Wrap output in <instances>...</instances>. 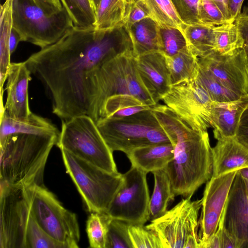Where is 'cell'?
<instances>
[{
	"mask_svg": "<svg viewBox=\"0 0 248 248\" xmlns=\"http://www.w3.org/2000/svg\"><path fill=\"white\" fill-rule=\"evenodd\" d=\"M129 51H133L132 43L123 25L106 30L74 26L25 62L47 91L52 113L66 121L88 115L91 80L95 70Z\"/></svg>",
	"mask_w": 248,
	"mask_h": 248,
	"instance_id": "6da1fadb",
	"label": "cell"
},
{
	"mask_svg": "<svg viewBox=\"0 0 248 248\" xmlns=\"http://www.w3.org/2000/svg\"><path fill=\"white\" fill-rule=\"evenodd\" d=\"M151 109L174 147V157L165 169L176 196L191 197L211 178L212 147L207 131L194 128L167 105Z\"/></svg>",
	"mask_w": 248,
	"mask_h": 248,
	"instance_id": "7a4b0ae2",
	"label": "cell"
},
{
	"mask_svg": "<svg viewBox=\"0 0 248 248\" xmlns=\"http://www.w3.org/2000/svg\"><path fill=\"white\" fill-rule=\"evenodd\" d=\"M59 135L18 133L0 140V181L24 187L43 185L47 158Z\"/></svg>",
	"mask_w": 248,
	"mask_h": 248,
	"instance_id": "3957f363",
	"label": "cell"
},
{
	"mask_svg": "<svg viewBox=\"0 0 248 248\" xmlns=\"http://www.w3.org/2000/svg\"><path fill=\"white\" fill-rule=\"evenodd\" d=\"M119 94L132 95L151 107L156 104L141 81L133 51L105 62L92 75L88 115L96 123L107 99Z\"/></svg>",
	"mask_w": 248,
	"mask_h": 248,
	"instance_id": "277c9868",
	"label": "cell"
},
{
	"mask_svg": "<svg viewBox=\"0 0 248 248\" xmlns=\"http://www.w3.org/2000/svg\"><path fill=\"white\" fill-rule=\"evenodd\" d=\"M96 124L113 152L119 151L126 154L140 147L170 142L151 108L123 118H104Z\"/></svg>",
	"mask_w": 248,
	"mask_h": 248,
	"instance_id": "5b68a950",
	"label": "cell"
},
{
	"mask_svg": "<svg viewBox=\"0 0 248 248\" xmlns=\"http://www.w3.org/2000/svg\"><path fill=\"white\" fill-rule=\"evenodd\" d=\"M74 155L112 174L117 170L113 152L101 135L96 123L88 115L62 121L56 145Z\"/></svg>",
	"mask_w": 248,
	"mask_h": 248,
	"instance_id": "8992f818",
	"label": "cell"
},
{
	"mask_svg": "<svg viewBox=\"0 0 248 248\" xmlns=\"http://www.w3.org/2000/svg\"><path fill=\"white\" fill-rule=\"evenodd\" d=\"M66 171L91 213H106L124 181L123 174H112L61 150Z\"/></svg>",
	"mask_w": 248,
	"mask_h": 248,
	"instance_id": "52a82bcc",
	"label": "cell"
},
{
	"mask_svg": "<svg viewBox=\"0 0 248 248\" xmlns=\"http://www.w3.org/2000/svg\"><path fill=\"white\" fill-rule=\"evenodd\" d=\"M73 26L63 8L48 14L32 0H13V28L21 41L43 48L56 42Z\"/></svg>",
	"mask_w": 248,
	"mask_h": 248,
	"instance_id": "ba28073f",
	"label": "cell"
},
{
	"mask_svg": "<svg viewBox=\"0 0 248 248\" xmlns=\"http://www.w3.org/2000/svg\"><path fill=\"white\" fill-rule=\"evenodd\" d=\"M31 212L39 226L65 248H77L80 231L76 215L65 208L44 185L25 187Z\"/></svg>",
	"mask_w": 248,
	"mask_h": 248,
	"instance_id": "9c48e42d",
	"label": "cell"
},
{
	"mask_svg": "<svg viewBox=\"0 0 248 248\" xmlns=\"http://www.w3.org/2000/svg\"><path fill=\"white\" fill-rule=\"evenodd\" d=\"M202 199L183 198L146 227L158 236L163 248H200L198 216Z\"/></svg>",
	"mask_w": 248,
	"mask_h": 248,
	"instance_id": "30bf717a",
	"label": "cell"
},
{
	"mask_svg": "<svg viewBox=\"0 0 248 248\" xmlns=\"http://www.w3.org/2000/svg\"><path fill=\"white\" fill-rule=\"evenodd\" d=\"M0 183V248H26L31 208L25 187Z\"/></svg>",
	"mask_w": 248,
	"mask_h": 248,
	"instance_id": "8fae6325",
	"label": "cell"
},
{
	"mask_svg": "<svg viewBox=\"0 0 248 248\" xmlns=\"http://www.w3.org/2000/svg\"><path fill=\"white\" fill-rule=\"evenodd\" d=\"M147 174L133 166L123 174V183L106 213L110 217L138 225L149 220L150 197Z\"/></svg>",
	"mask_w": 248,
	"mask_h": 248,
	"instance_id": "7c38bea8",
	"label": "cell"
},
{
	"mask_svg": "<svg viewBox=\"0 0 248 248\" xmlns=\"http://www.w3.org/2000/svg\"><path fill=\"white\" fill-rule=\"evenodd\" d=\"M194 128L207 131L211 126L213 101L196 80L172 86L162 100Z\"/></svg>",
	"mask_w": 248,
	"mask_h": 248,
	"instance_id": "4fadbf2b",
	"label": "cell"
},
{
	"mask_svg": "<svg viewBox=\"0 0 248 248\" xmlns=\"http://www.w3.org/2000/svg\"><path fill=\"white\" fill-rule=\"evenodd\" d=\"M198 59L200 67L225 87L241 97L248 93V73L243 48L225 54L213 50Z\"/></svg>",
	"mask_w": 248,
	"mask_h": 248,
	"instance_id": "5bb4252c",
	"label": "cell"
},
{
	"mask_svg": "<svg viewBox=\"0 0 248 248\" xmlns=\"http://www.w3.org/2000/svg\"><path fill=\"white\" fill-rule=\"evenodd\" d=\"M237 171H230L216 177H211L206 182L199 220L200 248H204L218 228Z\"/></svg>",
	"mask_w": 248,
	"mask_h": 248,
	"instance_id": "9a60e30c",
	"label": "cell"
},
{
	"mask_svg": "<svg viewBox=\"0 0 248 248\" xmlns=\"http://www.w3.org/2000/svg\"><path fill=\"white\" fill-rule=\"evenodd\" d=\"M223 227L239 248H248V179L237 171L224 208Z\"/></svg>",
	"mask_w": 248,
	"mask_h": 248,
	"instance_id": "2e32d148",
	"label": "cell"
},
{
	"mask_svg": "<svg viewBox=\"0 0 248 248\" xmlns=\"http://www.w3.org/2000/svg\"><path fill=\"white\" fill-rule=\"evenodd\" d=\"M136 59L141 81L157 104L172 86L165 57L161 51H156L139 56Z\"/></svg>",
	"mask_w": 248,
	"mask_h": 248,
	"instance_id": "e0dca14e",
	"label": "cell"
},
{
	"mask_svg": "<svg viewBox=\"0 0 248 248\" xmlns=\"http://www.w3.org/2000/svg\"><path fill=\"white\" fill-rule=\"evenodd\" d=\"M31 74L25 62H11L7 74L4 109L11 116L23 118L32 112L29 103L28 87Z\"/></svg>",
	"mask_w": 248,
	"mask_h": 248,
	"instance_id": "ac0fdd59",
	"label": "cell"
},
{
	"mask_svg": "<svg viewBox=\"0 0 248 248\" xmlns=\"http://www.w3.org/2000/svg\"><path fill=\"white\" fill-rule=\"evenodd\" d=\"M248 105V93L232 102H213L210 121L215 139L234 138L241 115Z\"/></svg>",
	"mask_w": 248,
	"mask_h": 248,
	"instance_id": "d6986e66",
	"label": "cell"
},
{
	"mask_svg": "<svg viewBox=\"0 0 248 248\" xmlns=\"http://www.w3.org/2000/svg\"><path fill=\"white\" fill-rule=\"evenodd\" d=\"M212 152V177L248 167V150L233 138L218 140Z\"/></svg>",
	"mask_w": 248,
	"mask_h": 248,
	"instance_id": "ffe728a7",
	"label": "cell"
},
{
	"mask_svg": "<svg viewBox=\"0 0 248 248\" xmlns=\"http://www.w3.org/2000/svg\"><path fill=\"white\" fill-rule=\"evenodd\" d=\"M126 155L135 167L148 173L165 169L174 157L171 142L155 143L134 149Z\"/></svg>",
	"mask_w": 248,
	"mask_h": 248,
	"instance_id": "44dd1931",
	"label": "cell"
},
{
	"mask_svg": "<svg viewBox=\"0 0 248 248\" xmlns=\"http://www.w3.org/2000/svg\"><path fill=\"white\" fill-rule=\"evenodd\" d=\"M18 133L60 135V131L49 120L33 113L23 118L10 116L5 110L1 99L0 140Z\"/></svg>",
	"mask_w": 248,
	"mask_h": 248,
	"instance_id": "7402d4cb",
	"label": "cell"
},
{
	"mask_svg": "<svg viewBox=\"0 0 248 248\" xmlns=\"http://www.w3.org/2000/svg\"><path fill=\"white\" fill-rule=\"evenodd\" d=\"M125 28L131 39L135 57L149 52L160 51L159 25L152 17L145 18Z\"/></svg>",
	"mask_w": 248,
	"mask_h": 248,
	"instance_id": "603a6c76",
	"label": "cell"
},
{
	"mask_svg": "<svg viewBox=\"0 0 248 248\" xmlns=\"http://www.w3.org/2000/svg\"><path fill=\"white\" fill-rule=\"evenodd\" d=\"M165 58L172 86L196 79L199 67L198 57L193 55L187 47L175 56Z\"/></svg>",
	"mask_w": 248,
	"mask_h": 248,
	"instance_id": "cb8c5ba5",
	"label": "cell"
},
{
	"mask_svg": "<svg viewBox=\"0 0 248 248\" xmlns=\"http://www.w3.org/2000/svg\"><path fill=\"white\" fill-rule=\"evenodd\" d=\"M214 26L202 23L184 25L182 32L187 47L196 57L205 56L215 49Z\"/></svg>",
	"mask_w": 248,
	"mask_h": 248,
	"instance_id": "d4e9b609",
	"label": "cell"
},
{
	"mask_svg": "<svg viewBox=\"0 0 248 248\" xmlns=\"http://www.w3.org/2000/svg\"><path fill=\"white\" fill-rule=\"evenodd\" d=\"M13 29V0H5L0 5V92L6 81L11 63L9 40Z\"/></svg>",
	"mask_w": 248,
	"mask_h": 248,
	"instance_id": "484cf974",
	"label": "cell"
},
{
	"mask_svg": "<svg viewBox=\"0 0 248 248\" xmlns=\"http://www.w3.org/2000/svg\"><path fill=\"white\" fill-rule=\"evenodd\" d=\"M155 185L149 202V221L162 216L168 210L169 203L174 200V195L170 181L165 169L153 172Z\"/></svg>",
	"mask_w": 248,
	"mask_h": 248,
	"instance_id": "4316f807",
	"label": "cell"
},
{
	"mask_svg": "<svg viewBox=\"0 0 248 248\" xmlns=\"http://www.w3.org/2000/svg\"><path fill=\"white\" fill-rule=\"evenodd\" d=\"M151 108V107L146 105L132 95H114L109 97L105 101L103 108L101 119L123 118Z\"/></svg>",
	"mask_w": 248,
	"mask_h": 248,
	"instance_id": "83f0119b",
	"label": "cell"
},
{
	"mask_svg": "<svg viewBox=\"0 0 248 248\" xmlns=\"http://www.w3.org/2000/svg\"><path fill=\"white\" fill-rule=\"evenodd\" d=\"M126 9L124 0H100L95 11L94 28L106 30L123 25Z\"/></svg>",
	"mask_w": 248,
	"mask_h": 248,
	"instance_id": "f1b7e54d",
	"label": "cell"
},
{
	"mask_svg": "<svg viewBox=\"0 0 248 248\" xmlns=\"http://www.w3.org/2000/svg\"><path fill=\"white\" fill-rule=\"evenodd\" d=\"M151 17L159 26L174 27L182 31L185 24L180 18L171 0H143Z\"/></svg>",
	"mask_w": 248,
	"mask_h": 248,
	"instance_id": "f546056e",
	"label": "cell"
},
{
	"mask_svg": "<svg viewBox=\"0 0 248 248\" xmlns=\"http://www.w3.org/2000/svg\"><path fill=\"white\" fill-rule=\"evenodd\" d=\"M74 26L87 28L94 26L95 12L91 0H60Z\"/></svg>",
	"mask_w": 248,
	"mask_h": 248,
	"instance_id": "4dcf8cb0",
	"label": "cell"
},
{
	"mask_svg": "<svg viewBox=\"0 0 248 248\" xmlns=\"http://www.w3.org/2000/svg\"><path fill=\"white\" fill-rule=\"evenodd\" d=\"M215 50L225 54L243 48V42L236 24L225 23L214 27Z\"/></svg>",
	"mask_w": 248,
	"mask_h": 248,
	"instance_id": "1f68e13d",
	"label": "cell"
},
{
	"mask_svg": "<svg viewBox=\"0 0 248 248\" xmlns=\"http://www.w3.org/2000/svg\"><path fill=\"white\" fill-rule=\"evenodd\" d=\"M110 219L106 213L92 212L88 217L86 231L91 248H106Z\"/></svg>",
	"mask_w": 248,
	"mask_h": 248,
	"instance_id": "d6a6232c",
	"label": "cell"
},
{
	"mask_svg": "<svg viewBox=\"0 0 248 248\" xmlns=\"http://www.w3.org/2000/svg\"><path fill=\"white\" fill-rule=\"evenodd\" d=\"M158 34L159 50L165 57H173L187 47L182 31L179 29L159 25Z\"/></svg>",
	"mask_w": 248,
	"mask_h": 248,
	"instance_id": "836d02e7",
	"label": "cell"
},
{
	"mask_svg": "<svg viewBox=\"0 0 248 248\" xmlns=\"http://www.w3.org/2000/svg\"><path fill=\"white\" fill-rule=\"evenodd\" d=\"M195 80L204 89L214 102H232L241 97L217 81L200 66Z\"/></svg>",
	"mask_w": 248,
	"mask_h": 248,
	"instance_id": "e575fe53",
	"label": "cell"
},
{
	"mask_svg": "<svg viewBox=\"0 0 248 248\" xmlns=\"http://www.w3.org/2000/svg\"><path fill=\"white\" fill-rule=\"evenodd\" d=\"M26 248H65L39 226L31 212L26 230Z\"/></svg>",
	"mask_w": 248,
	"mask_h": 248,
	"instance_id": "d590c367",
	"label": "cell"
},
{
	"mask_svg": "<svg viewBox=\"0 0 248 248\" xmlns=\"http://www.w3.org/2000/svg\"><path fill=\"white\" fill-rule=\"evenodd\" d=\"M129 224L110 217L106 248H133L128 231Z\"/></svg>",
	"mask_w": 248,
	"mask_h": 248,
	"instance_id": "8d00e7d4",
	"label": "cell"
},
{
	"mask_svg": "<svg viewBox=\"0 0 248 248\" xmlns=\"http://www.w3.org/2000/svg\"><path fill=\"white\" fill-rule=\"evenodd\" d=\"M128 231L133 248H163L157 235L143 225L130 224Z\"/></svg>",
	"mask_w": 248,
	"mask_h": 248,
	"instance_id": "74e56055",
	"label": "cell"
},
{
	"mask_svg": "<svg viewBox=\"0 0 248 248\" xmlns=\"http://www.w3.org/2000/svg\"><path fill=\"white\" fill-rule=\"evenodd\" d=\"M198 20L200 23L210 26L228 23L222 11L213 0H200Z\"/></svg>",
	"mask_w": 248,
	"mask_h": 248,
	"instance_id": "f35d334b",
	"label": "cell"
},
{
	"mask_svg": "<svg viewBox=\"0 0 248 248\" xmlns=\"http://www.w3.org/2000/svg\"><path fill=\"white\" fill-rule=\"evenodd\" d=\"M182 21L186 25L200 23L198 7L200 0H171Z\"/></svg>",
	"mask_w": 248,
	"mask_h": 248,
	"instance_id": "ab89813d",
	"label": "cell"
},
{
	"mask_svg": "<svg viewBox=\"0 0 248 248\" xmlns=\"http://www.w3.org/2000/svg\"><path fill=\"white\" fill-rule=\"evenodd\" d=\"M148 17H151V14L143 0H134L130 3H126L123 25L127 28Z\"/></svg>",
	"mask_w": 248,
	"mask_h": 248,
	"instance_id": "60d3db41",
	"label": "cell"
},
{
	"mask_svg": "<svg viewBox=\"0 0 248 248\" xmlns=\"http://www.w3.org/2000/svg\"><path fill=\"white\" fill-rule=\"evenodd\" d=\"M233 138L248 150V105L241 115Z\"/></svg>",
	"mask_w": 248,
	"mask_h": 248,
	"instance_id": "b9f144b4",
	"label": "cell"
},
{
	"mask_svg": "<svg viewBox=\"0 0 248 248\" xmlns=\"http://www.w3.org/2000/svg\"><path fill=\"white\" fill-rule=\"evenodd\" d=\"M236 24L243 42V47L248 46V14H240L236 19Z\"/></svg>",
	"mask_w": 248,
	"mask_h": 248,
	"instance_id": "7bdbcfd3",
	"label": "cell"
},
{
	"mask_svg": "<svg viewBox=\"0 0 248 248\" xmlns=\"http://www.w3.org/2000/svg\"><path fill=\"white\" fill-rule=\"evenodd\" d=\"M244 0H227L228 23H233L241 14Z\"/></svg>",
	"mask_w": 248,
	"mask_h": 248,
	"instance_id": "ee69618b",
	"label": "cell"
},
{
	"mask_svg": "<svg viewBox=\"0 0 248 248\" xmlns=\"http://www.w3.org/2000/svg\"><path fill=\"white\" fill-rule=\"evenodd\" d=\"M37 5L48 14H54L62 9L60 0H32Z\"/></svg>",
	"mask_w": 248,
	"mask_h": 248,
	"instance_id": "f6af8a7d",
	"label": "cell"
},
{
	"mask_svg": "<svg viewBox=\"0 0 248 248\" xmlns=\"http://www.w3.org/2000/svg\"><path fill=\"white\" fill-rule=\"evenodd\" d=\"M20 41L21 39L19 34L13 28L9 40V50L11 55L15 52L18 43Z\"/></svg>",
	"mask_w": 248,
	"mask_h": 248,
	"instance_id": "bcb514c9",
	"label": "cell"
},
{
	"mask_svg": "<svg viewBox=\"0 0 248 248\" xmlns=\"http://www.w3.org/2000/svg\"><path fill=\"white\" fill-rule=\"evenodd\" d=\"M222 11L228 22V14L227 10V0H213Z\"/></svg>",
	"mask_w": 248,
	"mask_h": 248,
	"instance_id": "7dc6e473",
	"label": "cell"
},
{
	"mask_svg": "<svg viewBox=\"0 0 248 248\" xmlns=\"http://www.w3.org/2000/svg\"><path fill=\"white\" fill-rule=\"evenodd\" d=\"M237 171L243 177L248 179V167L240 169Z\"/></svg>",
	"mask_w": 248,
	"mask_h": 248,
	"instance_id": "c3c4849f",
	"label": "cell"
},
{
	"mask_svg": "<svg viewBox=\"0 0 248 248\" xmlns=\"http://www.w3.org/2000/svg\"><path fill=\"white\" fill-rule=\"evenodd\" d=\"M245 52V63L246 68L248 73V46L244 47L243 48Z\"/></svg>",
	"mask_w": 248,
	"mask_h": 248,
	"instance_id": "681fc988",
	"label": "cell"
},
{
	"mask_svg": "<svg viewBox=\"0 0 248 248\" xmlns=\"http://www.w3.org/2000/svg\"><path fill=\"white\" fill-rule=\"evenodd\" d=\"M91 1H92L93 5V8H94L95 12L97 7L99 5L100 0H91Z\"/></svg>",
	"mask_w": 248,
	"mask_h": 248,
	"instance_id": "f907efd6",
	"label": "cell"
},
{
	"mask_svg": "<svg viewBox=\"0 0 248 248\" xmlns=\"http://www.w3.org/2000/svg\"><path fill=\"white\" fill-rule=\"evenodd\" d=\"M124 0L125 2V3L126 4V3H130V2H132L133 1H134V0Z\"/></svg>",
	"mask_w": 248,
	"mask_h": 248,
	"instance_id": "816d5d0a",
	"label": "cell"
}]
</instances>
